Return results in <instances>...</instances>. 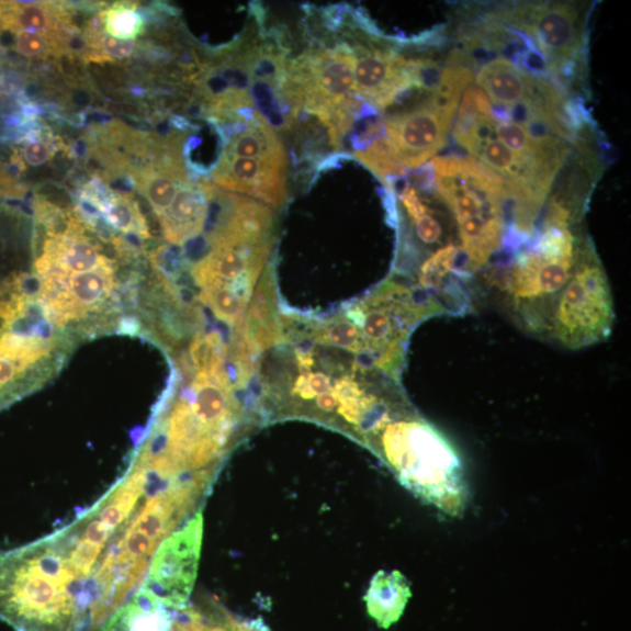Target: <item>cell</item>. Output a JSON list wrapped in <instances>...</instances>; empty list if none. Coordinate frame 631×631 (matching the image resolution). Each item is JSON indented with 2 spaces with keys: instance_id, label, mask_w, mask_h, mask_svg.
Segmentation results:
<instances>
[{
  "instance_id": "obj_16",
  "label": "cell",
  "mask_w": 631,
  "mask_h": 631,
  "mask_svg": "<svg viewBox=\"0 0 631 631\" xmlns=\"http://www.w3.org/2000/svg\"><path fill=\"white\" fill-rule=\"evenodd\" d=\"M59 15L50 3H0V31L29 32L47 35L60 41Z\"/></svg>"
},
{
  "instance_id": "obj_1",
  "label": "cell",
  "mask_w": 631,
  "mask_h": 631,
  "mask_svg": "<svg viewBox=\"0 0 631 631\" xmlns=\"http://www.w3.org/2000/svg\"><path fill=\"white\" fill-rule=\"evenodd\" d=\"M259 399L268 422L302 419L371 448L384 428L414 410L347 317H298L261 356Z\"/></svg>"
},
{
  "instance_id": "obj_4",
  "label": "cell",
  "mask_w": 631,
  "mask_h": 631,
  "mask_svg": "<svg viewBox=\"0 0 631 631\" xmlns=\"http://www.w3.org/2000/svg\"><path fill=\"white\" fill-rule=\"evenodd\" d=\"M571 225L544 222L532 244L520 249L502 280L515 318L533 335H550L555 301L581 255Z\"/></svg>"
},
{
  "instance_id": "obj_5",
  "label": "cell",
  "mask_w": 631,
  "mask_h": 631,
  "mask_svg": "<svg viewBox=\"0 0 631 631\" xmlns=\"http://www.w3.org/2000/svg\"><path fill=\"white\" fill-rule=\"evenodd\" d=\"M65 342L43 313L0 300V412L44 386L63 363Z\"/></svg>"
},
{
  "instance_id": "obj_21",
  "label": "cell",
  "mask_w": 631,
  "mask_h": 631,
  "mask_svg": "<svg viewBox=\"0 0 631 631\" xmlns=\"http://www.w3.org/2000/svg\"><path fill=\"white\" fill-rule=\"evenodd\" d=\"M103 32L120 41H136L144 21L132 3H116L99 14Z\"/></svg>"
},
{
  "instance_id": "obj_17",
  "label": "cell",
  "mask_w": 631,
  "mask_h": 631,
  "mask_svg": "<svg viewBox=\"0 0 631 631\" xmlns=\"http://www.w3.org/2000/svg\"><path fill=\"white\" fill-rule=\"evenodd\" d=\"M187 184L184 167L176 157H171L166 165L149 168L137 177V188L157 216L170 207L179 189Z\"/></svg>"
},
{
  "instance_id": "obj_2",
  "label": "cell",
  "mask_w": 631,
  "mask_h": 631,
  "mask_svg": "<svg viewBox=\"0 0 631 631\" xmlns=\"http://www.w3.org/2000/svg\"><path fill=\"white\" fill-rule=\"evenodd\" d=\"M370 449L412 494L447 515L464 511L467 494L459 455L416 410L388 424Z\"/></svg>"
},
{
  "instance_id": "obj_9",
  "label": "cell",
  "mask_w": 631,
  "mask_h": 631,
  "mask_svg": "<svg viewBox=\"0 0 631 631\" xmlns=\"http://www.w3.org/2000/svg\"><path fill=\"white\" fill-rule=\"evenodd\" d=\"M525 32L537 50L547 58L552 74H570L579 64L583 49V23L578 9L568 3L520 5L504 15Z\"/></svg>"
},
{
  "instance_id": "obj_27",
  "label": "cell",
  "mask_w": 631,
  "mask_h": 631,
  "mask_svg": "<svg viewBox=\"0 0 631 631\" xmlns=\"http://www.w3.org/2000/svg\"><path fill=\"white\" fill-rule=\"evenodd\" d=\"M240 631H272L262 619L243 618Z\"/></svg>"
},
{
  "instance_id": "obj_23",
  "label": "cell",
  "mask_w": 631,
  "mask_h": 631,
  "mask_svg": "<svg viewBox=\"0 0 631 631\" xmlns=\"http://www.w3.org/2000/svg\"><path fill=\"white\" fill-rule=\"evenodd\" d=\"M13 34V49L29 59L46 57L57 52L60 44L59 40L40 33L16 32Z\"/></svg>"
},
{
  "instance_id": "obj_10",
  "label": "cell",
  "mask_w": 631,
  "mask_h": 631,
  "mask_svg": "<svg viewBox=\"0 0 631 631\" xmlns=\"http://www.w3.org/2000/svg\"><path fill=\"white\" fill-rule=\"evenodd\" d=\"M354 53V93L379 110H387L413 88H425L422 60H407L387 50L358 47Z\"/></svg>"
},
{
  "instance_id": "obj_19",
  "label": "cell",
  "mask_w": 631,
  "mask_h": 631,
  "mask_svg": "<svg viewBox=\"0 0 631 631\" xmlns=\"http://www.w3.org/2000/svg\"><path fill=\"white\" fill-rule=\"evenodd\" d=\"M401 200L419 240L427 246L441 244L443 227L438 213L421 200L417 190L406 185Z\"/></svg>"
},
{
  "instance_id": "obj_24",
  "label": "cell",
  "mask_w": 631,
  "mask_h": 631,
  "mask_svg": "<svg viewBox=\"0 0 631 631\" xmlns=\"http://www.w3.org/2000/svg\"><path fill=\"white\" fill-rule=\"evenodd\" d=\"M90 43L101 54L102 58L108 60L129 59L136 49V41H120L99 32L98 29L92 34V42Z\"/></svg>"
},
{
  "instance_id": "obj_14",
  "label": "cell",
  "mask_w": 631,
  "mask_h": 631,
  "mask_svg": "<svg viewBox=\"0 0 631 631\" xmlns=\"http://www.w3.org/2000/svg\"><path fill=\"white\" fill-rule=\"evenodd\" d=\"M176 617L177 612L139 586L101 631H174Z\"/></svg>"
},
{
  "instance_id": "obj_18",
  "label": "cell",
  "mask_w": 631,
  "mask_h": 631,
  "mask_svg": "<svg viewBox=\"0 0 631 631\" xmlns=\"http://www.w3.org/2000/svg\"><path fill=\"white\" fill-rule=\"evenodd\" d=\"M243 617L214 598H201L177 612L174 631H240Z\"/></svg>"
},
{
  "instance_id": "obj_3",
  "label": "cell",
  "mask_w": 631,
  "mask_h": 631,
  "mask_svg": "<svg viewBox=\"0 0 631 631\" xmlns=\"http://www.w3.org/2000/svg\"><path fill=\"white\" fill-rule=\"evenodd\" d=\"M430 165L437 190L457 221L461 248L474 275L507 243V190L503 179L475 157H435Z\"/></svg>"
},
{
  "instance_id": "obj_20",
  "label": "cell",
  "mask_w": 631,
  "mask_h": 631,
  "mask_svg": "<svg viewBox=\"0 0 631 631\" xmlns=\"http://www.w3.org/2000/svg\"><path fill=\"white\" fill-rule=\"evenodd\" d=\"M100 207L106 222L114 228L137 234L140 238L149 236L146 219L133 198L124 194L113 195L105 204L100 203Z\"/></svg>"
},
{
  "instance_id": "obj_15",
  "label": "cell",
  "mask_w": 631,
  "mask_h": 631,
  "mask_svg": "<svg viewBox=\"0 0 631 631\" xmlns=\"http://www.w3.org/2000/svg\"><path fill=\"white\" fill-rule=\"evenodd\" d=\"M410 598V585L402 572L379 571L370 583L364 601L378 627L390 629L402 619Z\"/></svg>"
},
{
  "instance_id": "obj_12",
  "label": "cell",
  "mask_w": 631,
  "mask_h": 631,
  "mask_svg": "<svg viewBox=\"0 0 631 631\" xmlns=\"http://www.w3.org/2000/svg\"><path fill=\"white\" fill-rule=\"evenodd\" d=\"M476 82L492 104L514 106L521 103L564 101L561 88L544 77H536L505 58L484 64Z\"/></svg>"
},
{
  "instance_id": "obj_7",
  "label": "cell",
  "mask_w": 631,
  "mask_h": 631,
  "mask_svg": "<svg viewBox=\"0 0 631 631\" xmlns=\"http://www.w3.org/2000/svg\"><path fill=\"white\" fill-rule=\"evenodd\" d=\"M204 536L203 511L189 519L157 549L140 587L174 612L190 602L200 568Z\"/></svg>"
},
{
  "instance_id": "obj_25",
  "label": "cell",
  "mask_w": 631,
  "mask_h": 631,
  "mask_svg": "<svg viewBox=\"0 0 631 631\" xmlns=\"http://www.w3.org/2000/svg\"><path fill=\"white\" fill-rule=\"evenodd\" d=\"M53 155L52 143L43 138H34L24 144L23 157L31 167H41L47 164Z\"/></svg>"
},
{
  "instance_id": "obj_6",
  "label": "cell",
  "mask_w": 631,
  "mask_h": 631,
  "mask_svg": "<svg viewBox=\"0 0 631 631\" xmlns=\"http://www.w3.org/2000/svg\"><path fill=\"white\" fill-rule=\"evenodd\" d=\"M615 323V301L605 269L587 241L555 301L549 336L566 349L582 350L606 340Z\"/></svg>"
},
{
  "instance_id": "obj_13",
  "label": "cell",
  "mask_w": 631,
  "mask_h": 631,
  "mask_svg": "<svg viewBox=\"0 0 631 631\" xmlns=\"http://www.w3.org/2000/svg\"><path fill=\"white\" fill-rule=\"evenodd\" d=\"M210 214L209 185L179 189L170 207L158 216L165 238L184 245L201 236Z\"/></svg>"
},
{
  "instance_id": "obj_8",
  "label": "cell",
  "mask_w": 631,
  "mask_h": 631,
  "mask_svg": "<svg viewBox=\"0 0 631 631\" xmlns=\"http://www.w3.org/2000/svg\"><path fill=\"white\" fill-rule=\"evenodd\" d=\"M459 104L431 92L418 105L385 120V137L402 168H420L444 146Z\"/></svg>"
},
{
  "instance_id": "obj_26",
  "label": "cell",
  "mask_w": 631,
  "mask_h": 631,
  "mask_svg": "<svg viewBox=\"0 0 631 631\" xmlns=\"http://www.w3.org/2000/svg\"><path fill=\"white\" fill-rule=\"evenodd\" d=\"M4 195H16V190L14 188L13 179L5 169L0 166V196Z\"/></svg>"
},
{
  "instance_id": "obj_11",
  "label": "cell",
  "mask_w": 631,
  "mask_h": 631,
  "mask_svg": "<svg viewBox=\"0 0 631 631\" xmlns=\"http://www.w3.org/2000/svg\"><path fill=\"white\" fill-rule=\"evenodd\" d=\"M288 158H243L222 156L212 173L215 184L241 192L280 207L286 198Z\"/></svg>"
},
{
  "instance_id": "obj_22",
  "label": "cell",
  "mask_w": 631,
  "mask_h": 631,
  "mask_svg": "<svg viewBox=\"0 0 631 631\" xmlns=\"http://www.w3.org/2000/svg\"><path fill=\"white\" fill-rule=\"evenodd\" d=\"M354 157L381 177L386 185L406 173V169L395 160L385 136L376 137L365 150L356 151Z\"/></svg>"
}]
</instances>
